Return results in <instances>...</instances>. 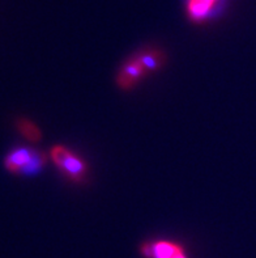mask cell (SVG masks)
Here are the masks:
<instances>
[{
	"label": "cell",
	"mask_w": 256,
	"mask_h": 258,
	"mask_svg": "<svg viewBox=\"0 0 256 258\" xmlns=\"http://www.w3.org/2000/svg\"><path fill=\"white\" fill-rule=\"evenodd\" d=\"M19 130L21 131L23 137L32 143H37L42 138V131L39 130V127L34 122L29 121V119L19 121Z\"/></svg>",
	"instance_id": "7"
},
{
	"label": "cell",
	"mask_w": 256,
	"mask_h": 258,
	"mask_svg": "<svg viewBox=\"0 0 256 258\" xmlns=\"http://www.w3.org/2000/svg\"><path fill=\"white\" fill-rule=\"evenodd\" d=\"M220 0H187L186 13L190 21L201 24L207 21L214 12Z\"/></svg>",
	"instance_id": "5"
},
{
	"label": "cell",
	"mask_w": 256,
	"mask_h": 258,
	"mask_svg": "<svg viewBox=\"0 0 256 258\" xmlns=\"http://www.w3.org/2000/svg\"><path fill=\"white\" fill-rule=\"evenodd\" d=\"M140 252L145 258H177L186 253V250L178 242L170 240H157L144 242L140 248Z\"/></svg>",
	"instance_id": "4"
},
{
	"label": "cell",
	"mask_w": 256,
	"mask_h": 258,
	"mask_svg": "<svg viewBox=\"0 0 256 258\" xmlns=\"http://www.w3.org/2000/svg\"><path fill=\"white\" fill-rule=\"evenodd\" d=\"M133 55L139 59L145 71L148 72V75L159 71L167 60L165 52L156 47H145L140 51H136Z\"/></svg>",
	"instance_id": "6"
},
{
	"label": "cell",
	"mask_w": 256,
	"mask_h": 258,
	"mask_svg": "<svg viewBox=\"0 0 256 258\" xmlns=\"http://www.w3.org/2000/svg\"><path fill=\"white\" fill-rule=\"evenodd\" d=\"M148 76H149L148 72L145 71V69L140 63L139 59L135 55H131L118 70L115 82H117V85L122 91L128 92L132 91L133 88H136L137 85Z\"/></svg>",
	"instance_id": "3"
},
{
	"label": "cell",
	"mask_w": 256,
	"mask_h": 258,
	"mask_svg": "<svg viewBox=\"0 0 256 258\" xmlns=\"http://www.w3.org/2000/svg\"><path fill=\"white\" fill-rule=\"evenodd\" d=\"M50 159L63 177L75 183L84 182L88 176V164L80 155L64 144H56L50 150Z\"/></svg>",
	"instance_id": "1"
},
{
	"label": "cell",
	"mask_w": 256,
	"mask_h": 258,
	"mask_svg": "<svg viewBox=\"0 0 256 258\" xmlns=\"http://www.w3.org/2000/svg\"><path fill=\"white\" fill-rule=\"evenodd\" d=\"M46 164V155L32 148H16L4 160V165L12 173L34 174Z\"/></svg>",
	"instance_id": "2"
}]
</instances>
